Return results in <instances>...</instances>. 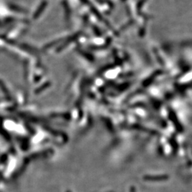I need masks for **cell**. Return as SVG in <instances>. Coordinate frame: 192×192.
Returning a JSON list of instances; mask_svg holds the SVG:
<instances>
[{
	"label": "cell",
	"mask_w": 192,
	"mask_h": 192,
	"mask_svg": "<svg viewBox=\"0 0 192 192\" xmlns=\"http://www.w3.org/2000/svg\"><path fill=\"white\" fill-rule=\"evenodd\" d=\"M130 192H136L134 186H132V187H130Z\"/></svg>",
	"instance_id": "cell-2"
},
{
	"label": "cell",
	"mask_w": 192,
	"mask_h": 192,
	"mask_svg": "<svg viewBox=\"0 0 192 192\" xmlns=\"http://www.w3.org/2000/svg\"><path fill=\"white\" fill-rule=\"evenodd\" d=\"M169 179L168 175H147L144 176V179L150 182H160V181H165Z\"/></svg>",
	"instance_id": "cell-1"
}]
</instances>
